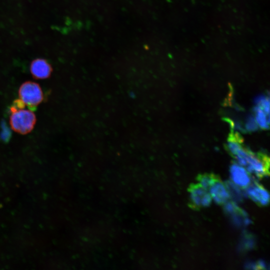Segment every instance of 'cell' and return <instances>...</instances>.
Wrapping results in <instances>:
<instances>
[{
	"mask_svg": "<svg viewBox=\"0 0 270 270\" xmlns=\"http://www.w3.org/2000/svg\"><path fill=\"white\" fill-rule=\"evenodd\" d=\"M226 148L237 163L246 168L250 174L258 177L268 174V158L265 154L255 153L244 146L242 138L237 132H231Z\"/></svg>",
	"mask_w": 270,
	"mask_h": 270,
	"instance_id": "1",
	"label": "cell"
},
{
	"mask_svg": "<svg viewBox=\"0 0 270 270\" xmlns=\"http://www.w3.org/2000/svg\"><path fill=\"white\" fill-rule=\"evenodd\" d=\"M12 114L10 116V124L16 132L26 134L29 132L34 128L36 122V116L30 110L11 108Z\"/></svg>",
	"mask_w": 270,
	"mask_h": 270,
	"instance_id": "2",
	"label": "cell"
},
{
	"mask_svg": "<svg viewBox=\"0 0 270 270\" xmlns=\"http://www.w3.org/2000/svg\"><path fill=\"white\" fill-rule=\"evenodd\" d=\"M20 100L29 106H36L42 99V93L40 86L36 83L28 82L23 84L19 90Z\"/></svg>",
	"mask_w": 270,
	"mask_h": 270,
	"instance_id": "3",
	"label": "cell"
},
{
	"mask_svg": "<svg viewBox=\"0 0 270 270\" xmlns=\"http://www.w3.org/2000/svg\"><path fill=\"white\" fill-rule=\"evenodd\" d=\"M254 118L258 126L262 129H268L270 124L269 97L261 96L256 100Z\"/></svg>",
	"mask_w": 270,
	"mask_h": 270,
	"instance_id": "4",
	"label": "cell"
},
{
	"mask_svg": "<svg viewBox=\"0 0 270 270\" xmlns=\"http://www.w3.org/2000/svg\"><path fill=\"white\" fill-rule=\"evenodd\" d=\"M189 192L191 204L194 208L206 207L212 202V198L208 190L198 184L190 186Z\"/></svg>",
	"mask_w": 270,
	"mask_h": 270,
	"instance_id": "5",
	"label": "cell"
},
{
	"mask_svg": "<svg viewBox=\"0 0 270 270\" xmlns=\"http://www.w3.org/2000/svg\"><path fill=\"white\" fill-rule=\"evenodd\" d=\"M230 177L235 186L246 188L251 184L250 174L244 166L233 163L230 167Z\"/></svg>",
	"mask_w": 270,
	"mask_h": 270,
	"instance_id": "6",
	"label": "cell"
},
{
	"mask_svg": "<svg viewBox=\"0 0 270 270\" xmlns=\"http://www.w3.org/2000/svg\"><path fill=\"white\" fill-rule=\"evenodd\" d=\"M208 190L212 198L218 204L226 203L230 197L227 186L218 178L216 180Z\"/></svg>",
	"mask_w": 270,
	"mask_h": 270,
	"instance_id": "7",
	"label": "cell"
},
{
	"mask_svg": "<svg viewBox=\"0 0 270 270\" xmlns=\"http://www.w3.org/2000/svg\"><path fill=\"white\" fill-rule=\"evenodd\" d=\"M246 188L247 195L254 202L261 206H266L268 203V192L261 185L254 184H250Z\"/></svg>",
	"mask_w": 270,
	"mask_h": 270,
	"instance_id": "8",
	"label": "cell"
},
{
	"mask_svg": "<svg viewBox=\"0 0 270 270\" xmlns=\"http://www.w3.org/2000/svg\"><path fill=\"white\" fill-rule=\"evenodd\" d=\"M30 70L35 78L44 79L49 77L52 72V68L46 60L43 58H36L32 62Z\"/></svg>",
	"mask_w": 270,
	"mask_h": 270,
	"instance_id": "9",
	"label": "cell"
},
{
	"mask_svg": "<svg viewBox=\"0 0 270 270\" xmlns=\"http://www.w3.org/2000/svg\"><path fill=\"white\" fill-rule=\"evenodd\" d=\"M218 178L212 174H204L198 176V184L205 189L208 190L210 186Z\"/></svg>",
	"mask_w": 270,
	"mask_h": 270,
	"instance_id": "10",
	"label": "cell"
}]
</instances>
